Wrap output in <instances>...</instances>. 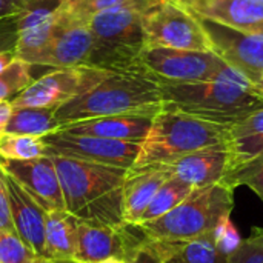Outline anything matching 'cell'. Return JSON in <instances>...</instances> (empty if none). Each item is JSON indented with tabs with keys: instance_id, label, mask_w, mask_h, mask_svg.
<instances>
[{
	"instance_id": "6da1fadb",
	"label": "cell",
	"mask_w": 263,
	"mask_h": 263,
	"mask_svg": "<svg viewBox=\"0 0 263 263\" xmlns=\"http://www.w3.org/2000/svg\"><path fill=\"white\" fill-rule=\"evenodd\" d=\"M162 108L180 111L222 126H231L263 108V96L230 65L202 82H159Z\"/></svg>"
},
{
	"instance_id": "7a4b0ae2",
	"label": "cell",
	"mask_w": 263,
	"mask_h": 263,
	"mask_svg": "<svg viewBox=\"0 0 263 263\" xmlns=\"http://www.w3.org/2000/svg\"><path fill=\"white\" fill-rule=\"evenodd\" d=\"M59 176L65 211L83 222L122 225V186L128 170L62 156H51Z\"/></svg>"
},
{
	"instance_id": "3957f363",
	"label": "cell",
	"mask_w": 263,
	"mask_h": 263,
	"mask_svg": "<svg viewBox=\"0 0 263 263\" xmlns=\"http://www.w3.org/2000/svg\"><path fill=\"white\" fill-rule=\"evenodd\" d=\"M162 89L143 71H111L89 91L55 108L59 128L66 123L120 114L154 117L162 109Z\"/></svg>"
},
{
	"instance_id": "277c9868",
	"label": "cell",
	"mask_w": 263,
	"mask_h": 263,
	"mask_svg": "<svg viewBox=\"0 0 263 263\" xmlns=\"http://www.w3.org/2000/svg\"><path fill=\"white\" fill-rule=\"evenodd\" d=\"M233 208L234 190L216 183L194 188L170 213L134 227L148 240L180 243L210 234L222 219L231 216Z\"/></svg>"
},
{
	"instance_id": "5b68a950",
	"label": "cell",
	"mask_w": 263,
	"mask_h": 263,
	"mask_svg": "<svg viewBox=\"0 0 263 263\" xmlns=\"http://www.w3.org/2000/svg\"><path fill=\"white\" fill-rule=\"evenodd\" d=\"M228 126L200 120L190 114L162 108L140 145L133 166L163 165L190 153L225 142Z\"/></svg>"
},
{
	"instance_id": "8992f818",
	"label": "cell",
	"mask_w": 263,
	"mask_h": 263,
	"mask_svg": "<svg viewBox=\"0 0 263 263\" xmlns=\"http://www.w3.org/2000/svg\"><path fill=\"white\" fill-rule=\"evenodd\" d=\"M142 23L145 46L213 51L197 17L176 3L154 0L145 9Z\"/></svg>"
},
{
	"instance_id": "52a82bcc",
	"label": "cell",
	"mask_w": 263,
	"mask_h": 263,
	"mask_svg": "<svg viewBox=\"0 0 263 263\" xmlns=\"http://www.w3.org/2000/svg\"><path fill=\"white\" fill-rule=\"evenodd\" d=\"M111 71L97 66L80 65L71 68H54L34 79L12 100V106L59 108L82 96L103 80Z\"/></svg>"
},
{
	"instance_id": "ba28073f",
	"label": "cell",
	"mask_w": 263,
	"mask_h": 263,
	"mask_svg": "<svg viewBox=\"0 0 263 263\" xmlns=\"http://www.w3.org/2000/svg\"><path fill=\"white\" fill-rule=\"evenodd\" d=\"M223 60L213 51L173 49L162 46H143L137 57V69L157 82H202L213 77Z\"/></svg>"
},
{
	"instance_id": "9c48e42d",
	"label": "cell",
	"mask_w": 263,
	"mask_h": 263,
	"mask_svg": "<svg viewBox=\"0 0 263 263\" xmlns=\"http://www.w3.org/2000/svg\"><path fill=\"white\" fill-rule=\"evenodd\" d=\"M46 156H62L108 166L129 170L140 151L139 142L72 134L57 129L42 137Z\"/></svg>"
},
{
	"instance_id": "30bf717a",
	"label": "cell",
	"mask_w": 263,
	"mask_h": 263,
	"mask_svg": "<svg viewBox=\"0 0 263 263\" xmlns=\"http://www.w3.org/2000/svg\"><path fill=\"white\" fill-rule=\"evenodd\" d=\"M196 17L206 32L213 52L256 85L263 76V32H247L205 17Z\"/></svg>"
},
{
	"instance_id": "8fae6325",
	"label": "cell",
	"mask_w": 263,
	"mask_h": 263,
	"mask_svg": "<svg viewBox=\"0 0 263 263\" xmlns=\"http://www.w3.org/2000/svg\"><path fill=\"white\" fill-rule=\"evenodd\" d=\"M143 236L134 225L117 227L79 220L72 259L83 263H100L111 257L129 262Z\"/></svg>"
},
{
	"instance_id": "7c38bea8",
	"label": "cell",
	"mask_w": 263,
	"mask_h": 263,
	"mask_svg": "<svg viewBox=\"0 0 263 263\" xmlns=\"http://www.w3.org/2000/svg\"><path fill=\"white\" fill-rule=\"evenodd\" d=\"M97 40L86 23H79L62 17L55 11L51 37L31 65L51 68H71L89 65L94 59Z\"/></svg>"
},
{
	"instance_id": "4fadbf2b",
	"label": "cell",
	"mask_w": 263,
	"mask_h": 263,
	"mask_svg": "<svg viewBox=\"0 0 263 263\" xmlns=\"http://www.w3.org/2000/svg\"><path fill=\"white\" fill-rule=\"evenodd\" d=\"M0 168L8 173L45 211L65 210L59 176L51 156L28 160L0 159Z\"/></svg>"
},
{
	"instance_id": "5bb4252c",
	"label": "cell",
	"mask_w": 263,
	"mask_h": 263,
	"mask_svg": "<svg viewBox=\"0 0 263 263\" xmlns=\"http://www.w3.org/2000/svg\"><path fill=\"white\" fill-rule=\"evenodd\" d=\"M60 0H25L17 15L15 57L31 65L51 37Z\"/></svg>"
},
{
	"instance_id": "9a60e30c",
	"label": "cell",
	"mask_w": 263,
	"mask_h": 263,
	"mask_svg": "<svg viewBox=\"0 0 263 263\" xmlns=\"http://www.w3.org/2000/svg\"><path fill=\"white\" fill-rule=\"evenodd\" d=\"M2 170V168H0ZM11 219L15 233L37 256L45 259V210L8 174L2 170Z\"/></svg>"
},
{
	"instance_id": "2e32d148",
	"label": "cell",
	"mask_w": 263,
	"mask_h": 263,
	"mask_svg": "<svg viewBox=\"0 0 263 263\" xmlns=\"http://www.w3.org/2000/svg\"><path fill=\"white\" fill-rule=\"evenodd\" d=\"M163 165L173 177L185 182L191 188H202L216 183L223 185L228 168V154L225 143H220L190 153Z\"/></svg>"
},
{
	"instance_id": "e0dca14e",
	"label": "cell",
	"mask_w": 263,
	"mask_h": 263,
	"mask_svg": "<svg viewBox=\"0 0 263 263\" xmlns=\"http://www.w3.org/2000/svg\"><path fill=\"white\" fill-rule=\"evenodd\" d=\"M171 177L165 165L131 166L122 186V216L128 225H136L154 194Z\"/></svg>"
},
{
	"instance_id": "ac0fdd59",
	"label": "cell",
	"mask_w": 263,
	"mask_h": 263,
	"mask_svg": "<svg viewBox=\"0 0 263 263\" xmlns=\"http://www.w3.org/2000/svg\"><path fill=\"white\" fill-rule=\"evenodd\" d=\"M185 9L234 29L263 32V0H196Z\"/></svg>"
},
{
	"instance_id": "d6986e66",
	"label": "cell",
	"mask_w": 263,
	"mask_h": 263,
	"mask_svg": "<svg viewBox=\"0 0 263 263\" xmlns=\"http://www.w3.org/2000/svg\"><path fill=\"white\" fill-rule=\"evenodd\" d=\"M225 148L228 154L227 176L263 157V108L227 128ZM223 179V180H225Z\"/></svg>"
},
{
	"instance_id": "ffe728a7",
	"label": "cell",
	"mask_w": 263,
	"mask_h": 263,
	"mask_svg": "<svg viewBox=\"0 0 263 263\" xmlns=\"http://www.w3.org/2000/svg\"><path fill=\"white\" fill-rule=\"evenodd\" d=\"M151 123H153L151 116L120 114V116H105V117L79 120V122L62 125L59 129L72 134L142 143L151 128Z\"/></svg>"
},
{
	"instance_id": "44dd1931",
	"label": "cell",
	"mask_w": 263,
	"mask_h": 263,
	"mask_svg": "<svg viewBox=\"0 0 263 263\" xmlns=\"http://www.w3.org/2000/svg\"><path fill=\"white\" fill-rule=\"evenodd\" d=\"M149 242L163 263H230V257L222 254L216 247L211 233L180 243Z\"/></svg>"
},
{
	"instance_id": "7402d4cb",
	"label": "cell",
	"mask_w": 263,
	"mask_h": 263,
	"mask_svg": "<svg viewBox=\"0 0 263 263\" xmlns=\"http://www.w3.org/2000/svg\"><path fill=\"white\" fill-rule=\"evenodd\" d=\"M79 219L65 210L45 213V259H72Z\"/></svg>"
},
{
	"instance_id": "603a6c76",
	"label": "cell",
	"mask_w": 263,
	"mask_h": 263,
	"mask_svg": "<svg viewBox=\"0 0 263 263\" xmlns=\"http://www.w3.org/2000/svg\"><path fill=\"white\" fill-rule=\"evenodd\" d=\"M59 129L54 108L40 106H12L3 133L43 137Z\"/></svg>"
},
{
	"instance_id": "cb8c5ba5",
	"label": "cell",
	"mask_w": 263,
	"mask_h": 263,
	"mask_svg": "<svg viewBox=\"0 0 263 263\" xmlns=\"http://www.w3.org/2000/svg\"><path fill=\"white\" fill-rule=\"evenodd\" d=\"M194 188H191L190 185H186L185 182L176 179V177H170L160 188L159 191L154 194L151 203L148 205V208L145 210V213L142 214L140 220L136 223H145L149 220H154L157 217H162L163 214L170 213L171 210H174L182 200L186 199V196L193 191Z\"/></svg>"
},
{
	"instance_id": "d4e9b609",
	"label": "cell",
	"mask_w": 263,
	"mask_h": 263,
	"mask_svg": "<svg viewBox=\"0 0 263 263\" xmlns=\"http://www.w3.org/2000/svg\"><path fill=\"white\" fill-rule=\"evenodd\" d=\"M46 156V148L42 137L2 133L0 134V159L28 160Z\"/></svg>"
},
{
	"instance_id": "484cf974",
	"label": "cell",
	"mask_w": 263,
	"mask_h": 263,
	"mask_svg": "<svg viewBox=\"0 0 263 263\" xmlns=\"http://www.w3.org/2000/svg\"><path fill=\"white\" fill-rule=\"evenodd\" d=\"M32 80L31 65L14 57V60L0 71V100H12Z\"/></svg>"
},
{
	"instance_id": "4316f807",
	"label": "cell",
	"mask_w": 263,
	"mask_h": 263,
	"mask_svg": "<svg viewBox=\"0 0 263 263\" xmlns=\"http://www.w3.org/2000/svg\"><path fill=\"white\" fill-rule=\"evenodd\" d=\"M129 0H60L57 12L72 22L86 23L96 14Z\"/></svg>"
},
{
	"instance_id": "83f0119b",
	"label": "cell",
	"mask_w": 263,
	"mask_h": 263,
	"mask_svg": "<svg viewBox=\"0 0 263 263\" xmlns=\"http://www.w3.org/2000/svg\"><path fill=\"white\" fill-rule=\"evenodd\" d=\"M35 257L15 231L0 230V263H31Z\"/></svg>"
},
{
	"instance_id": "f1b7e54d",
	"label": "cell",
	"mask_w": 263,
	"mask_h": 263,
	"mask_svg": "<svg viewBox=\"0 0 263 263\" xmlns=\"http://www.w3.org/2000/svg\"><path fill=\"white\" fill-rule=\"evenodd\" d=\"M223 185L236 190L240 185H245L248 188H251L263 202V157L247 165L245 168L233 173L231 176H228L223 180Z\"/></svg>"
},
{
	"instance_id": "f546056e",
	"label": "cell",
	"mask_w": 263,
	"mask_h": 263,
	"mask_svg": "<svg viewBox=\"0 0 263 263\" xmlns=\"http://www.w3.org/2000/svg\"><path fill=\"white\" fill-rule=\"evenodd\" d=\"M211 237H213L216 247L219 248V251L222 254H225L227 257L233 256L243 242L236 225L231 222V217L222 219L216 225V228L211 231Z\"/></svg>"
},
{
	"instance_id": "4dcf8cb0",
	"label": "cell",
	"mask_w": 263,
	"mask_h": 263,
	"mask_svg": "<svg viewBox=\"0 0 263 263\" xmlns=\"http://www.w3.org/2000/svg\"><path fill=\"white\" fill-rule=\"evenodd\" d=\"M230 263H263V228H253L251 236L230 256Z\"/></svg>"
},
{
	"instance_id": "1f68e13d",
	"label": "cell",
	"mask_w": 263,
	"mask_h": 263,
	"mask_svg": "<svg viewBox=\"0 0 263 263\" xmlns=\"http://www.w3.org/2000/svg\"><path fill=\"white\" fill-rule=\"evenodd\" d=\"M17 45V17L0 20V52L15 51Z\"/></svg>"
},
{
	"instance_id": "d6a6232c",
	"label": "cell",
	"mask_w": 263,
	"mask_h": 263,
	"mask_svg": "<svg viewBox=\"0 0 263 263\" xmlns=\"http://www.w3.org/2000/svg\"><path fill=\"white\" fill-rule=\"evenodd\" d=\"M129 263H163V260L159 256V253L154 250L151 242L143 237L142 243L134 250Z\"/></svg>"
},
{
	"instance_id": "836d02e7",
	"label": "cell",
	"mask_w": 263,
	"mask_h": 263,
	"mask_svg": "<svg viewBox=\"0 0 263 263\" xmlns=\"http://www.w3.org/2000/svg\"><path fill=\"white\" fill-rule=\"evenodd\" d=\"M0 230H3V231H15L12 219H11L8 194H6L5 182H3V177H2V170H0Z\"/></svg>"
},
{
	"instance_id": "e575fe53",
	"label": "cell",
	"mask_w": 263,
	"mask_h": 263,
	"mask_svg": "<svg viewBox=\"0 0 263 263\" xmlns=\"http://www.w3.org/2000/svg\"><path fill=\"white\" fill-rule=\"evenodd\" d=\"M25 5V0H0V20L17 17Z\"/></svg>"
},
{
	"instance_id": "d590c367",
	"label": "cell",
	"mask_w": 263,
	"mask_h": 263,
	"mask_svg": "<svg viewBox=\"0 0 263 263\" xmlns=\"http://www.w3.org/2000/svg\"><path fill=\"white\" fill-rule=\"evenodd\" d=\"M12 112V103L11 100H0V134L5 131V126L8 123V119Z\"/></svg>"
},
{
	"instance_id": "8d00e7d4",
	"label": "cell",
	"mask_w": 263,
	"mask_h": 263,
	"mask_svg": "<svg viewBox=\"0 0 263 263\" xmlns=\"http://www.w3.org/2000/svg\"><path fill=\"white\" fill-rule=\"evenodd\" d=\"M166 2H171V3H176V5H179V6H182V8H186V6H190L191 3H194L196 0H166Z\"/></svg>"
},
{
	"instance_id": "74e56055",
	"label": "cell",
	"mask_w": 263,
	"mask_h": 263,
	"mask_svg": "<svg viewBox=\"0 0 263 263\" xmlns=\"http://www.w3.org/2000/svg\"><path fill=\"white\" fill-rule=\"evenodd\" d=\"M100 263H129L126 259H119V257H111V259H106Z\"/></svg>"
},
{
	"instance_id": "f35d334b",
	"label": "cell",
	"mask_w": 263,
	"mask_h": 263,
	"mask_svg": "<svg viewBox=\"0 0 263 263\" xmlns=\"http://www.w3.org/2000/svg\"><path fill=\"white\" fill-rule=\"evenodd\" d=\"M254 88L257 89V92H259L260 96H263V76L260 77V80H259V82H257V83L254 85Z\"/></svg>"
},
{
	"instance_id": "ab89813d",
	"label": "cell",
	"mask_w": 263,
	"mask_h": 263,
	"mask_svg": "<svg viewBox=\"0 0 263 263\" xmlns=\"http://www.w3.org/2000/svg\"><path fill=\"white\" fill-rule=\"evenodd\" d=\"M54 263H83V262H77L74 259H63V260H52Z\"/></svg>"
},
{
	"instance_id": "60d3db41",
	"label": "cell",
	"mask_w": 263,
	"mask_h": 263,
	"mask_svg": "<svg viewBox=\"0 0 263 263\" xmlns=\"http://www.w3.org/2000/svg\"><path fill=\"white\" fill-rule=\"evenodd\" d=\"M42 260H43V257H35L31 263H42Z\"/></svg>"
},
{
	"instance_id": "b9f144b4",
	"label": "cell",
	"mask_w": 263,
	"mask_h": 263,
	"mask_svg": "<svg viewBox=\"0 0 263 263\" xmlns=\"http://www.w3.org/2000/svg\"><path fill=\"white\" fill-rule=\"evenodd\" d=\"M42 263H54V262H52V260H49V259H43Z\"/></svg>"
}]
</instances>
